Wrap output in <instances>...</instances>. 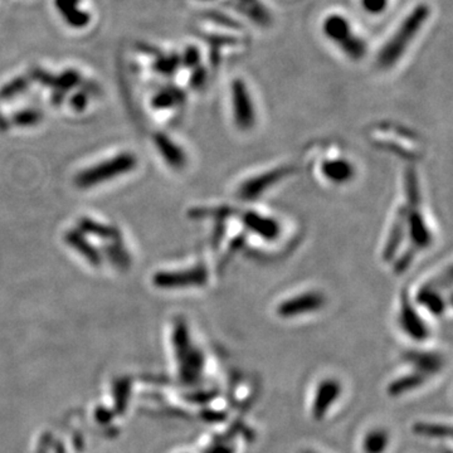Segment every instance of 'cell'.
<instances>
[{
    "mask_svg": "<svg viewBox=\"0 0 453 453\" xmlns=\"http://www.w3.org/2000/svg\"><path fill=\"white\" fill-rule=\"evenodd\" d=\"M66 241L68 245H72L76 251L80 252L87 261H90V264L97 266L101 262V256L98 255V252L95 250L93 245L87 242V239L81 233L77 231L68 233Z\"/></svg>",
    "mask_w": 453,
    "mask_h": 453,
    "instance_id": "d6986e66",
    "label": "cell"
},
{
    "mask_svg": "<svg viewBox=\"0 0 453 453\" xmlns=\"http://www.w3.org/2000/svg\"><path fill=\"white\" fill-rule=\"evenodd\" d=\"M342 394V386L337 379H325L318 384L313 397L311 416L315 421H323Z\"/></svg>",
    "mask_w": 453,
    "mask_h": 453,
    "instance_id": "7c38bea8",
    "label": "cell"
},
{
    "mask_svg": "<svg viewBox=\"0 0 453 453\" xmlns=\"http://www.w3.org/2000/svg\"><path fill=\"white\" fill-rule=\"evenodd\" d=\"M389 445V435L384 429H374L369 432L363 443L365 453H384Z\"/></svg>",
    "mask_w": 453,
    "mask_h": 453,
    "instance_id": "7402d4cb",
    "label": "cell"
},
{
    "mask_svg": "<svg viewBox=\"0 0 453 453\" xmlns=\"http://www.w3.org/2000/svg\"><path fill=\"white\" fill-rule=\"evenodd\" d=\"M296 173L297 168L292 164H282L255 173L239 182L236 187V196L243 203L257 202Z\"/></svg>",
    "mask_w": 453,
    "mask_h": 453,
    "instance_id": "7a4b0ae2",
    "label": "cell"
},
{
    "mask_svg": "<svg viewBox=\"0 0 453 453\" xmlns=\"http://www.w3.org/2000/svg\"><path fill=\"white\" fill-rule=\"evenodd\" d=\"M80 228L82 231L87 233H91L93 236H97L100 238L109 239L114 243H120V233L112 226L101 224L97 222L90 221V219H82L80 223Z\"/></svg>",
    "mask_w": 453,
    "mask_h": 453,
    "instance_id": "44dd1931",
    "label": "cell"
},
{
    "mask_svg": "<svg viewBox=\"0 0 453 453\" xmlns=\"http://www.w3.org/2000/svg\"><path fill=\"white\" fill-rule=\"evenodd\" d=\"M304 453H318V452H313V451H305Z\"/></svg>",
    "mask_w": 453,
    "mask_h": 453,
    "instance_id": "f1b7e54d",
    "label": "cell"
},
{
    "mask_svg": "<svg viewBox=\"0 0 453 453\" xmlns=\"http://www.w3.org/2000/svg\"><path fill=\"white\" fill-rule=\"evenodd\" d=\"M136 159L131 154H123L114 159L107 160L106 163L87 169L86 172L81 173L76 178V184L81 188H90L96 184L104 183V180L115 178L120 174L128 173L134 169Z\"/></svg>",
    "mask_w": 453,
    "mask_h": 453,
    "instance_id": "8992f818",
    "label": "cell"
},
{
    "mask_svg": "<svg viewBox=\"0 0 453 453\" xmlns=\"http://www.w3.org/2000/svg\"><path fill=\"white\" fill-rule=\"evenodd\" d=\"M155 144L166 163L174 169H182L187 165V155L182 147L165 135H156Z\"/></svg>",
    "mask_w": 453,
    "mask_h": 453,
    "instance_id": "9a60e30c",
    "label": "cell"
},
{
    "mask_svg": "<svg viewBox=\"0 0 453 453\" xmlns=\"http://www.w3.org/2000/svg\"><path fill=\"white\" fill-rule=\"evenodd\" d=\"M426 381H427V378L424 375L417 373V372H412V373L405 374V375H402L397 379L393 380L392 383L386 388V392L389 394V397L398 398L407 393L416 391Z\"/></svg>",
    "mask_w": 453,
    "mask_h": 453,
    "instance_id": "e0dca14e",
    "label": "cell"
},
{
    "mask_svg": "<svg viewBox=\"0 0 453 453\" xmlns=\"http://www.w3.org/2000/svg\"><path fill=\"white\" fill-rule=\"evenodd\" d=\"M431 6L419 3L410 9L398 27L377 55V63L381 69L394 67L416 41L431 17Z\"/></svg>",
    "mask_w": 453,
    "mask_h": 453,
    "instance_id": "6da1fadb",
    "label": "cell"
},
{
    "mask_svg": "<svg viewBox=\"0 0 453 453\" xmlns=\"http://www.w3.org/2000/svg\"><path fill=\"white\" fill-rule=\"evenodd\" d=\"M229 107L234 128L241 133H250L257 126L258 112L251 90L241 77L229 85Z\"/></svg>",
    "mask_w": 453,
    "mask_h": 453,
    "instance_id": "3957f363",
    "label": "cell"
},
{
    "mask_svg": "<svg viewBox=\"0 0 453 453\" xmlns=\"http://www.w3.org/2000/svg\"><path fill=\"white\" fill-rule=\"evenodd\" d=\"M38 120V115L36 112H23L15 117V121L20 125H28V123H36Z\"/></svg>",
    "mask_w": 453,
    "mask_h": 453,
    "instance_id": "4316f807",
    "label": "cell"
},
{
    "mask_svg": "<svg viewBox=\"0 0 453 453\" xmlns=\"http://www.w3.org/2000/svg\"><path fill=\"white\" fill-rule=\"evenodd\" d=\"M321 32L327 41L337 47L354 33V28L348 17H345L342 13L334 12L325 17L321 25Z\"/></svg>",
    "mask_w": 453,
    "mask_h": 453,
    "instance_id": "4fadbf2b",
    "label": "cell"
},
{
    "mask_svg": "<svg viewBox=\"0 0 453 453\" xmlns=\"http://www.w3.org/2000/svg\"><path fill=\"white\" fill-rule=\"evenodd\" d=\"M238 218L245 232L267 243L275 242L282 236L281 223L273 215L256 209H247L241 210Z\"/></svg>",
    "mask_w": 453,
    "mask_h": 453,
    "instance_id": "ba28073f",
    "label": "cell"
},
{
    "mask_svg": "<svg viewBox=\"0 0 453 453\" xmlns=\"http://www.w3.org/2000/svg\"><path fill=\"white\" fill-rule=\"evenodd\" d=\"M182 100V95L174 93V92H165V93H160L158 97L155 98V106L156 107H161V109H166L170 107L174 104H179Z\"/></svg>",
    "mask_w": 453,
    "mask_h": 453,
    "instance_id": "d4e9b609",
    "label": "cell"
},
{
    "mask_svg": "<svg viewBox=\"0 0 453 453\" xmlns=\"http://www.w3.org/2000/svg\"><path fill=\"white\" fill-rule=\"evenodd\" d=\"M359 4L363 12L373 17H378L386 12V9L391 4V0H359Z\"/></svg>",
    "mask_w": 453,
    "mask_h": 453,
    "instance_id": "603a6c76",
    "label": "cell"
},
{
    "mask_svg": "<svg viewBox=\"0 0 453 453\" xmlns=\"http://www.w3.org/2000/svg\"><path fill=\"white\" fill-rule=\"evenodd\" d=\"M413 432L417 435H422L427 438H448L451 437V427L447 424H440V423L417 422L413 426Z\"/></svg>",
    "mask_w": 453,
    "mask_h": 453,
    "instance_id": "ffe728a7",
    "label": "cell"
},
{
    "mask_svg": "<svg viewBox=\"0 0 453 453\" xmlns=\"http://www.w3.org/2000/svg\"><path fill=\"white\" fill-rule=\"evenodd\" d=\"M175 345L180 360H184V373L187 374L190 379H196L203 372L204 358L202 353L190 343L189 334L183 323L178 324L175 329Z\"/></svg>",
    "mask_w": 453,
    "mask_h": 453,
    "instance_id": "30bf717a",
    "label": "cell"
},
{
    "mask_svg": "<svg viewBox=\"0 0 453 453\" xmlns=\"http://www.w3.org/2000/svg\"><path fill=\"white\" fill-rule=\"evenodd\" d=\"M405 360L414 367V372L422 374L427 379L432 375L440 373L445 365L443 356L433 351L410 350L405 356Z\"/></svg>",
    "mask_w": 453,
    "mask_h": 453,
    "instance_id": "5bb4252c",
    "label": "cell"
},
{
    "mask_svg": "<svg viewBox=\"0 0 453 453\" xmlns=\"http://www.w3.org/2000/svg\"><path fill=\"white\" fill-rule=\"evenodd\" d=\"M422 313L412 300L408 291H402L398 307L399 327L417 343L426 342L431 335L428 325L426 324Z\"/></svg>",
    "mask_w": 453,
    "mask_h": 453,
    "instance_id": "52a82bcc",
    "label": "cell"
},
{
    "mask_svg": "<svg viewBox=\"0 0 453 453\" xmlns=\"http://www.w3.org/2000/svg\"><path fill=\"white\" fill-rule=\"evenodd\" d=\"M234 6L239 12L251 19V22L261 27L271 23V14L261 0H234Z\"/></svg>",
    "mask_w": 453,
    "mask_h": 453,
    "instance_id": "2e32d148",
    "label": "cell"
},
{
    "mask_svg": "<svg viewBox=\"0 0 453 453\" xmlns=\"http://www.w3.org/2000/svg\"><path fill=\"white\" fill-rule=\"evenodd\" d=\"M412 300L419 310L433 316H442L446 311V299L438 282H426L410 295Z\"/></svg>",
    "mask_w": 453,
    "mask_h": 453,
    "instance_id": "8fae6325",
    "label": "cell"
},
{
    "mask_svg": "<svg viewBox=\"0 0 453 453\" xmlns=\"http://www.w3.org/2000/svg\"><path fill=\"white\" fill-rule=\"evenodd\" d=\"M199 52L196 50V49L194 48H190L188 52H187V55H185V62L189 65V66H191V67H194V66H196L198 65V62H199Z\"/></svg>",
    "mask_w": 453,
    "mask_h": 453,
    "instance_id": "83f0119b",
    "label": "cell"
},
{
    "mask_svg": "<svg viewBox=\"0 0 453 453\" xmlns=\"http://www.w3.org/2000/svg\"><path fill=\"white\" fill-rule=\"evenodd\" d=\"M315 168L321 182L335 188H342L353 183L358 173L353 160L344 154L329 150H325L324 154L316 156Z\"/></svg>",
    "mask_w": 453,
    "mask_h": 453,
    "instance_id": "277c9868",
    "label": "cell"
},
{
    "mask_svg": "<svg viewBox=\"0 0 453 453\" xmlns=\"http://www.w3.org/2000/svg\"><path fill=\"white\" fill-rule=\"evenodd\" d=\"M340 52L350 61H362L367 55V43L364 38L356 34V32L345 42L337 46Z\"/></svg>",
    "mask_w": 453,
    "mask_h": 453,
    "instance_id": "ac0fdd59",
    "label": "cell"
},
{
    "mask_svg": "<svg viewBox=\"0 0 453 453\" xmlns=\"http://www.w3.org/2000/svg\"><path fill=\"white\" fill-rule=\"evenodd\" d=\"M208 281L209 270L203 264L185 270L161 272L154 277V283L161 288H204Z\"/></svg>",
    "mask_w": 453,
    "mask_h": 453,
    "instance_id": "9c48e42d",
    "label": "cell"
},
{
    "mask_svg": "<svg viewBox=\"0 0 453 453\" xmlns=\"http://www.w3.org/2000/svg\"><path fill=\"white\" fill-rule=\"evenodd\" d=\"M104 250L106 251V255L110 257L111 261H112L114 264H116L117 267L125 269V267H128V266H129V255H128L126 251H125L123 248H121L120 245H107V247H104Z\"/></svg>",
    "mask_w": 453,
    "mask_h": 453,
    "instance_id": "cb8c5ba5",
    "label": "cell"
},
{
    "mask_svg": "<svg viewBox=\"0 0 453 453\" xmlns=\"http://www.w3.org/2000/svg\"><path fill=\"white\" fill-rule=\"evenodd\" d=\"M236 452V447L233 446L231 442L226 441H215L213 446L207 449L205 453H234Z\"/></svg>",
    "mask_w": 453,
    "mask_h": 453,
    "instance_id": "484cf974",
    "label": "cell"
},
{
    "mask_svg": "<svg viewBox=\"0 0 453 453\" xmlns=\"http://www.w3.org/2000/svg\"><path fill=\"white\" fill-rule=\"evenodd\" d=\"M326 305V296L323 291L310 288L297 291L282 299L276 305V315L283 320L302 318L318 313Z\"/></svg>",
    "mask_w": 453,
    "mask_h": 453,
    "instance_id": "5b68a950",
    "label": "cell"
}]
</instances>
